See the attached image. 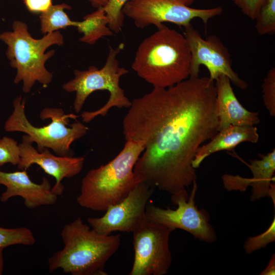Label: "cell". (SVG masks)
Instances as JSON below:
<instances>
[{"instance_id": "obj_8", "label": "cell", "mask_w": 275, "mask_h": 275, "mask_svg": "<svg viewBox=\"0 0 275 275\" xmlns=\"http://www.w3.org/2000/svg\"><path fill=\"white\" fill-rule=\"evenodd\" d=\"M197 188L195 181L189 197L186 189L171 195L172 202L177 206L174 210L169 207L164 209L148 202L145 211L146 219L173 231L177 229L184 230L201 241L214 242L216 234L209 223V214L205 209H199L195 203Z\"/></svg>"}, {"instance_id": "obj_3", "label": "cell", "mask_w": 275, "mask_h": 275, "mask_svg": "<svg viewBox=\"0 0 275 275\" xmlns=\"http://www.w3.org/2000/svg\"><path fill=\"white\" fill-rule=\"evenodd\" d=\"M64 248L48 260L52 272L61 269L72 275H106V263L117 251L121 235L99 234L80 217L66 224L61 233Z\"/></svg>"}, {"instance_id": "obj_6", "label": "cell", "mask_w": 275, "mask_h": 275, "mask_svg": "<svg viewBox=\"0 0 275 275\" xmlns=\"http://www.w3.org/2000/svg\"><path fill=\"white\" fill-rule=\"evenodd\" d=\"M25 103L21 96L14 100L13 111L5 123V131L25 133L36 144L39 152L48 148L57 155L71 156L72 144L85 135L89 129L78 121L69 124L70 119H76L78 116L66 114L62 108L46 107L41 111L39 117L43 120L49 119L50 122L45 126L37 127L25 115Z\"/></svg>"}, {"instance_id": "obj_22", "label": "cell", "mask_w": 275, "mask_h": 275, "mask_svg": "<svg viewBox=\"0 0 275 275\" xmlns=\"http://www.w3.org/2000/svg\"><path fill=\"white\" fill-rule=\"evenodd\" d=\"M129 0H108L106 5L103 7L108 19V25L115 33L122 31L124 15L122 9Z\"/></svg>"}, {"instance_id": "obj_7", "label": "cell", "mask_w": 275, "mask_h": 275, "mask_svg": "<svg viewBox=\"0 0 275 275\" xmlns=\"http://www.w3.org/2000/svg\"><path fill=\"white\" fill-rule=\"evenodd\" d=\"M124 47L123 43L115 48L109 47L106 62L101 68L91 66L86 70L76 69L74 78L63 85L64 90L75 94L73 108L76 113L81 111L86 99L94 92L106 90L109 93L108 100L102 107L81 114L82 122L89 123L98 116L105 117L113 107L128 108L130 106L131 102L120 86V78L128 72L127 69L120 66L117 59Z\"/></svg>"}, {"instance_id": "obj_33", "label": "cell", "mask_w": 275, "mask_h": 275, "mask_svg": "<svg viewBox=\"0 0 275 275\" xmlns=\"http://www.w3.org/2000/svg\"><path fill=\"white\" fill-rule=\"evenodd\" d=\"M185 5L190 6L193 3L197 0H180Z\"/></svg>"}, {"instance_id": "obj_17", "label": "cell", "mask_w": 275, "mask_h": 275, "mask_svg": "<svg viewBox=\"0 0 275 275\" xmlns=\"http://www.w3.org/2000/svg\"><path fill=\"white\" fill-rule=\"evenodd\" d=\"M243 161L236 153H232ZM260 159L250 160V163L243 161L251 170L253 177L250 178L252 186L251 201L268 197L270 184L274 181L275 149L266 154H259Z\"/></svg>"}, {"instance_id": "obj_31", "label": "cell", "mask_w": 275, "mask_h": 275, "mask_svg": "<svg viewBox=\"0 0 275 275\" xmlns=\"http://www.w3.org/2000/svg\"><path fill=\"white\" fill-rule=\"evenodd\" d=\"M275 183L274 181H272L270 186V188L268 191V197H270L272 200L274 207H275Z\"/></svg>"}, {"instance_id": "obj_14", "label": "cell", "mask_w": 275, "mask_h": 275, "mask_svg": "<svg viewBox=\"0 0 275 275\" xmlns=\"http://www.w3.org/2000/svg\"><path fill=\"white\" fill-rule=\"evenodd\" d=\"M1 184L6 187L0 198L2 202L19 196L23 199L26 207L34 209L53 205L58 199V196L52 191L47 178H43L40 184L35 183L30 178L25 170L9 173L0 171Z\"/></svg>"}, {"instance_id": "obj_30", "label": "cell", "mask_w": 275, "mask_h": 275, "mask_svg": "<svg viewBox=\"0 0 275 275\" xmlns=\"http://www.w3.org/2000/svg\"><path fill=\"white\" fill-rule=\"evenodd\" d=\"M91 5L97 8L104 7L107 4L108 0H88Z\"/></svg>"}, {"instance_id": "obj_9", "label": "cell", "mask_w": 275, "mask_h": 275, "mask_svg": "<svg viewBox=\"0 0 275 275\" xmlns=\"http://www.w3.org/2000/svg\"><path fill=\"white\" fill-rule=\"evenodd\" d=\"M122 11L124 16L130 18L138 28L150 25L158 28L164 22L185 28L195 18L201 19L206 25L210 19L221 15L223 9L219 6L208 9L194 8L180 0H129Z\"/></svg>"}, {"instance_id": "obj_29", "label": "cell", "mask_w": 275, "mask_h": 275, "mask_svg": "<svg viewBox=\"0 0 275 275\" xmlns=\"http://www.w3.org/2000/svg\"><path fill=\"white\" fill-rule=\"evenodd\" d=\"M260 275L275 274V254L271 257L266 267L260 273Z\"/></svg>"}, {"instance_id": "obj_2", "label": "cell", "mask_w": 275, "mask_h": 275, "mask_svg": "<svg viewBox=\"0 0 275 275\" xmlns=\"http://www.w3.org/2000/svg\"><path fill=\"white\" fill-rule=\"evenodd\" d=\"M145 38L132 69L154 88H168L190 76L191 53L183 35L164 24Z\"/></svg>"}, {"instance_id": "obj_25", "label": "cell", "mask_w": 275, "mask_h": 275, "mask_svg": "<svg viewBox=\"0 0 275 275\" xmlns=\"http://www.w3.org/2000/svg\"><path fill=\"white\" fill-rule=\"evenodd\" d=\"M262 92L264 106L272 117L275 116V68L267 71L262 85Z\"/></svg>"}, {"instance_id": "obj_27", "label": "cell", "mask_w": 275, "mask_h": 275, "mask_svg": "<svg viewBox=\"0 0 275 275\" xmlns=\"http://www.w3.org/2000/svg\"><path fill=\"white\" fill-rule=\"evenodd\" d=\"M244 15L255 20L258 10L264 0H231Z\"/></svg>"}, {"instance_id": "obj_20", "label": "cell", "mask_w": 275, "mask_h": 275, "mask_svg": "<svg viewBox=\"0 0 275 275\" xmlns=\"http://www.w3.org/2000/svg\"><path fill=\"white\" fill-rule=\"evenodd\" d=\"M255 20V29L259 35H273L275 33V0H264Z\"/></svg>"}, {"instance_id": "obj_24", "label": "cell", "mask_w": 275, "mask_h": 275, "mask_svg": "<svg viewBox=\"0 0 275 275\" xmlns=\"http://www.w3.org/2000/svg\"><path fill=\"white\" fill-rule=\"evenodd\" d=\"M275 241V216L267 229L262 234L249 237L243 244L244 250L247 254L265 248L266 245Z\"/></svg>"}, {"instance_id": "obj_10", "label": "cell", "mask_w": 275, "mask_h": 275, "mask_svg": "<svg viewBox=\"0 0 275 275\" xmlns=\"http://www.w3.org/2000/svg\"><path fill=\"white\" fill-rule=\"evenodd\" d=\"M173 231L146 219L133 232L134 257L129 275H164L172 263L169 238Z\"/></svg>"}, {"instance_id": "obj_19", "label": "cell", "mask_w": 275, "mask_h": 275, "mask_svg": "<svg viewBox=\"0 0 275 275\" xmlns=\"http://www.w3.org/2000/svg\"><path fill=\"white\" fill-rule=\"evenodd\" d=\"M71 7L65 3L52 5L40 15V31L44 35L69 26L75 27L77 21L72 20L65 10H70Z\"/></svg>"}, {"instance_id": "obj_21", "label": "cell", "mask_w": 275, "mask_h": 275, "mask_svg": "<svg viewBox=\"0 0 275 275\" xmlns=\"http://www.w3.org/2000/svg\"><path fill=\"white\" fill-rule=\"evenodd\" d=\"M36 239L32 231L26 227L5 228L0 227V248L16 244L32 245Z\"/></svg>"}, {"instance_id": "obj_5", "label": "cell", "mask_w": 275, "mask_h": 275, "mask_svg": "<svg viewBox=\"0 0 275 275\" xmlns=\"http://www.w3.org/2000/svg\"><path fill=\"white\" fill-rule=\"evenodd\" d=\"M0 40L7 45L6 54L10 66L16 69L14 82L16 84L22 82L24 93H29L36 82L44 87L51 82L53 75L46 69L45 63L55 51L53 49L45 51L52 45L64 44L63 36L59 31L35 39L24 22L15 20L12 31L1 33Z\"/></svg>"}, {"instance_id": "obj_12", "label": "cell", "mask_w": 275, "mask_h": 275, "mask_svg": "<svg viewBox=\"0 0 275 275\" xmlns=\"http://www.w3.org/2000/svg\"><path fill=\"white\" fill-rule=\"evenodd\" d=\"M153 188L145 182H139L122 201L109 206L103 216L88 218V223L102 235L116 231L133 233L147 219L146 207Z\"/></svg>"}, {"instance_id": "obj_16", "label": "cell", "mask_w": 275, "mask_h": 275, "mask_svg": "<svg viewBox=\"0 0 275 275\" xmlns=\"http://www.w3.org/2000/svg\"><path fill=\"white\" fill-rule=\"evenodd\" d=\"M259 140L257 128L252 125H230L218 131L210 141L200 147L193 161L196 169L211 154L223 150H232L243 142L257 143Z\"/></svg>"}, {"instance_id": "obj_28", "label": "cell", "mask_w": 275, "mask_h": 275, "mask_svg": "<svg viewBox=\"0 0 275 275\" xmlns=\"http://www.w3.org/2000/svg\"><path fill=\"white\" fill-rule=\"evenodd\" d=\"M26 9L33 13H41L52 5V0H22Z\"/></svg>"}, {"instance_id": "obj_15", "label": "cell", "mask_w": 275, "mask_h": 275, "mask_svg": "<svg viewBox=\"0 0 275 275\" xmlns=\"http://www.w3.org/2000/svg\"><path fill=\"white\" fill-rule=\"evenodd\" d=\"M214 81L218 131L230 125L255 126L260 122L258 113L247 110L239 102L227 76L221 75Z\"/></svg>"}, {"instance_id": "obj_13", "label": "cell", "mask_w": 275, "mask_h": 275, "mask_svg": "<svg viewBox=\"0 0 275 275\" xmlns=\"http://www.w3.org/2000/svg\"><path fill=\"white\" fill-rule=\"evenodd\" d=\"M29 137L24 134L19 144L20 160L17 165L20 170H26L34 164L38 165L47 174L56 179L52 191L58 196L62 194L64 186L62 180L78 175L82 170L85 158L83 157L61 156L52 154L49 149L39 152L33 146Z\"/></svg>"}, {"instance_id": "obj_4", "label": "cell", "mask_w": 275, "mask_h": 275, "mask_svg": "<svg viewBox=\"0 0 275 275\" xmlns=\"http://www.w3.org/2000/svg\"><path fill=\"white\" fill-rule=\"evenodd\" d=\"M144 150L142 142L127 140L118 154L107 163L89 171L81 181L76 198L80 206L105 211L122 201L140 182L134 167Z\"/></svg>"}, {"instance_id": "obj_1", "label": "cell", "mask_w": 275, "mask_h": 275, "mask_svg": "<svg viewBox=\"0 0 275 275\" xmlns=\"http://www.w3.org/2000/svg\"><path fill=\"white\" fill-rule=\"evenodd\" d=\"M216 95L214 80L199 76L132 100L122 128L126 141L144 145L133 169L140 181L172 195L196 181L197 151L218 132Z\"/></svg>"}, {"instance_id": "obj_11", "label": "cell", "mask_w": 275, "mask_h": 275, "mask_svg": "<svg viewBox=\"0 0 275 275\" xmlns=\"http://www.w3.org/2000/svg\"><path fill=\"white\" fill-rule=\"evenodd\" d=\"M184 29L183 35L191 53L189 77L199 76L200 66L204 65L213 80L224 75L239 88L244 90L248 87V84L233 69L229 51L217 36L210 35L203 39L191 24Z\"/></svg>"}, {"instance_id": "obj_18", "label": "cell", "mask_w": 275, "mask_h": 275, "mask_svg": "<svg viewBox=\"0 0 275 275\" xmlns=\"http://www.w3.org/2000/svg\"><path fill=\"white\" fill-rule=\"evenodd\" d=\"M82 34L79 41L94 44L100 38L113 35L114 32L108 25V19L103 7L86 15L82 21H77L75 26Z\"/></svg>"}, {"instance_id": "obj_34", "label": "cell", "mask_w": 275, "mask_h": 275, "mask_svg": "<svg viewBox=\"0 0 275 275\" xmlns=\"http://www.w3.org/2000/svg\"><path fill=\"white\" fill-rule=\"evenodd\" d=\"M0 1H1V0H0Z\"/></svg>"}, {"instance_id": "obj_32", "label": "cell", "mask_w": 275, "mask_h": 275, "mask_svg": "<svg viewBox=\"0 0 275 275\" xmlns=\"http://www.w3.org/2000/svg\"><path fill=\"white\" fill-rule=\"evenodd\" d=\"M4 248H0V274H2L4 266L3 251Z\"/></svg>"}, {"instance_id": "obj_26", "label": "cell", "mask_w": 275, "mask_h": 275, "mask_svg": "<svg viewBox=\"0 0 275 275\" xmlns=\"http://www.w3.org/2000/svg\"><path fill=\"white\" fill-rule=\"evenodd\" d=\"M224 187L228 190H239L245 191L250 185V178H245L238 175H223L222 177Z\"/></svg>"}, {"instance_id": "obj_23", "label": "cell", "mask_w": 275, "mask_h": 275, "mask_svg": "<svg viewBox=\"0 0 275 275\" xmlns=\"http://www.w3.org/2000/svg\"><path fill=\"white\" fill-rule=\"evenodd\" d=\"M20 160V150L16 141L7 136L0 139V167L10 163L17 166Z\"/></svg>"}]
</instances>
